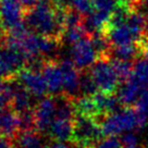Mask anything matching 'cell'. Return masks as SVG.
<instances>
[{"label": "cell", "instance_id": "d6986e66", "mask_svg": "<svg viewBox=\"0 0 148 148\" xmlns=\"http://www.w3.org/2000/svg\"><path fill=\"white\" fill-rule=\"evenodd\" d=\"M113 68L116 70V74L119 76L120 83L130 79L134 73V62L129 60H121L116 58H109Z\"/></svg>", "mask_w": 148, "mask_h": 148}, {"label": "cell", "instance_id": "52a82bcc", "mask_svg": "<svg viewBox=\"0 0 148 148\" xmlns=\"http://www.w3.org/2000/svg\"><path fill=\"white\" fill-rule=\"evenodd\" d=\"M63 74V94L71 98H75L81 95L79 81L81 70L74 64L72 59L64 58L59 61Z\"/></svg>", "mask_w": 148, "mask_h": 148}, {"label": "cell", "instance_id": "484cf974", "mask_svg": "<svg viewBox=\"0 0 148 148\" xmlns=\"http://www.w3.org/2000/svg\"><path fill=\"white\" fill-rule=\"evenodd\" d=\"M94 10H103L112 12L118 5V0H92Z\"/></svg>", "mask_w": 148, "mask_h": 148}, {"label": "cell", "instance_id": "8fae6325", "mask_svg": "<svg viewBox=\"0 0 148 148\" xmlns=\"http://www.w3.org/2000/svg\"><path fill=\"white\" fill-rule=\"evenodd\" d=\"M144 87L145 86L142 85V83L133 74L130 79L120 83L116 89V96L121 100L123 107H133Z\"/></svg>", "mask_w": 148, "mask_h": 148}, {"label": "cell", "instance_id": "2e32d148", "mask_svg": "<svg viewBox=\"0 0 148 148\" xmlns=\"http://www.w3.org/2000/svg\"><path fill=\"white\" fill-rule=\"evenodd\" d=\"M103 34H106V36L108 37L112 46H121V45H126V44L137 42L135 35L126 24L108 28L107 32Z\"/></svg>", "mask_w": 148, "mask_h": 148}, {"label": "cell", "instance_id": "277c9868", "mask_svg": "<svg viewBox=\"0 0 148 148\" xmlns=\"http://www.w3.org/2000/svg\"><path fill=\"white\" fill-rule=\"evenodd\" d=\"M88 70L99 92L113 94L118 89L120 79L109 58H98Z\"/></svg>", "mask_w": 148, "mask_h": 148}, {"label": "cell", "instance_id": "5b68a950", "mask_svg": "<svg viewBox=\"0 0 148 148\" xmlns=\"http://www.w3.org/2000/svg\"><path fill=\"white\" fill-rule=\"evenodd\" d=\"M71 57L74 64L79 70H88L95 63V61L97 60L98 53L89 35L72 44Z\"/></svg>", "mask_w": 148, "mask_h": 148}, {"label": "cell", "instance_id": "4dcf8cb0", "mask_svg": "<svg viewBox=\"0 0 148 148\" xmlns=\"http://www.w3.org/2000/svg\"><path fill=\"white\" fill-rule=\"evenodd\" d=\"M133 9L140 10L142 8H148V0H133L132 1Z\"/></svg>", "mask_w": 148, "mask_h": 148}, {"label": "cell", "instance_id": "8992f818", "mask_svg": "<svg viewBox=\"0 0 148 148\" xmlns=\"http://www.w3.org/2000/svg\"><path fill=\"white\" fill-rule=\"evenodd\" d=\"M35 125L39 133H46L49 131L52 121L56 118V100L55 96H45L40 98L34 107Z\"/></svg>", "mask_w": 148, "mask_h": 148}, {"label": "cell", "instance_id": "7a4b0ae2", "mask_svg": "<svg viewBox=\"0 0 148 148\" xmlns=\"http://www.w3.org/2000/svg\"><path fill=\"white\" fill-rule=\"evenodd\" d=\"M99 123L105 136H116L123 132L144 129L148 123V116L138 112L134 107H124L119 112L102 116Z\"/></svg>", "mask_w": 148, "mask_h": 148}, {"label": "cell", "instance_id": "ffe728a7", "mask_svg": "<svg viewBox=\"0 0 148 148\" xmlns=\"http://www.w3.org/2000/svg\"><path fill=\"white\" fill-rule=\"evenodd\" d=\"M79 92L81 95H87V96H92L99 92L89 70H81Z\"/></svg>", "mask_w": 148, "mask_h": 148}, {"label": "cell", "instance_id": "5bb4252c", "mask_svg": "<svg viewBox=\"0 0 148 148\" xmlns=\"http://www.w3.org/2000/svg\"><path fill=\"white\" fill-rule=\"evenodd\" d=\"M33 98L34 96L15 77V86H14L13 95L11 98L10 108H12L18 113L25 110L34 109L35 105H33Z\"/></svg>", "mask_w": 148, "mask_h": 148}, {"label": "cell", "instance_id": "d6a6232c", "mask_svg": "<svg viewBox=\"0 0 148 148\" xmlns=\"http://www.w3.org/2000/svg\"><path fill=\"white\" fill-rule=\"evenodd\" d=\"M5 79H3V77H1V76H0V88L2 87V85H3V83H5Z\"/></svg>", "mask_w": 148, "mask_h": 148}, {"label": "cell", "instance_id": "603a6c76", "mask_svg": "<svg viewBox=\"0 0 148 148\" xmlns=\"http://www.w3.org/2000/svg\"><path fill=\"white\" fill-rule=\"evenodd\" d=\"M69 5L77 12L82 14L83 16H87L92 12V0H68Z\"/></svg>", "mask_w": 148, "mask_h": 148}, {"label": "cell", "instance_id": "6da1fadb", "mask_svg": "<svg viewBox=\"0 0 148 148\" xmlns=\"http://www.w3.org/2000/svg\"><path fill=\"white\" fill-rule=\"evenodd\" d=\"M24 21L34 33L53 37L62 42L64 28L57 18L55 2L39 1L34 9L25 12Z\"/></svg>", "mask_w": 148, "mask_h": 148}, {"label": "cell", "instance_id": "4316f807", "mask_svg": "<svg viewBox=\"0 0 148 148\" xmlns=\"http://www.w3.org/2000/svg\"><path fill=\"white\" fill-rule=\"evenodd\" d=\"M0 76L3 77L5 79H12L16 77V76H14L13 73L11 72V70L9 69V66L7 65L1 51H0Z\"/></svg>", "mask_w": 148, "mask_h": 148}, {"label": "cell", "instance_id": "e0dca14e", "mask_svg": "<svg viewBox=\"0 0 148 148\" xmlns=\"http://www.w3.org/2000/svg\"><path fill=\"white\" fill-rule=\"evenodd\" d=\"M42 133L38 131H23L20 132L16 136L18 148H47V145L44 143Z\"/></svg>", "mask_w": 148, "mask_h": 148}, {"label": "cell", "instance_id": "f1b7e54d", "mask_svg": "<svg viewBox=\"0 0 148 148\" xmlns=\"http://www.w3.org/2000/svg\"><path fill=\"white\" fill-rule=\"evenodd\" d=\"M18 2L22 5L24 11L27 12V11H31L36 7L37 3L39 2V0H18Z\"/></svg>", "mask_w": 148, "mask_h": 148}, {"label": "cell", "instance_id": "7c38bea8", "mask_svg": "<svg viewBox=\"0 0 148 148\" xmlns=\"http://www.w3.org/2000/svg\"><path fill=\"white\" fill-rule=\"evenodd\" d=\"M21 132L18 113L8 108L0 114V135L10 139L16 138Z\"/></svg>", "mask_w": 148, "mask_h": 148}, {"label": "cell", "instance_id": "30bf717a", "mask_svg": "<svg viewBox=\"0 0 148 148\" xmlns=\"http://www.w3.org/2000/svg\"><path fill=\"white\" fill-rule=\"evenodd\" d=\"M42 73L46 79L49 92L53 95L63 92V74L59 61L56 59H47Z\"/></svg>", "mask_w": 148, "mask_h": 148}, {"label": "cell", "instance_id": "ac0fdd59", "mask_svg": "<svg viewBox=\"0 0 148 148\" xmlns=\"http://www.w3.org/2000/svg\"><path fill=\"white\" fill-rule=\"evenodd\" d=\"M137 57H142L137 42H132L121 46H112L109 55V58H116L121 60L129 61H134L135 59H137Z\"/></svg>", "mask_w": 148, "mask_h": 148}, {"label": "cell", "instance_id": "83f0119b", "mask_svg": "<svg viewBox=\"0 0 148 148\" xmlns=\"http://www.w3.org/2000/svg\"><path fill=\"white\" fill-rule=\"evenodd\" d=\"M122 144H123V147H130V146H137V137L135 136V134L133 133H126L122 136Z\"/></svg>", "mask_w": 148, "mask_h": 148}, {"label": "cell", "instance_id": "ba28073f", "mask_svg": "<svg viewBox=\"0 0 148 148\" xmlns=\"http://www.w3.org/2000/svg\"><path fill=\"white\" fill-rule=\"evenodd\" d=\"M25 11L18 0H0V23L3 31L24 22Z\"/></svg>", "mask_w": 148, "mask_h": 148}, {"label": "cell", "instance_id": "4fadbf2b", "mask_svg": "<svg viewBox=\"0 0 148 148\" xmlns=\"http://www.w3.org/2000/svg\"><path fill=\"white\" fill-rule=\"evenodd\" d=\"M73 105L76 114L94 118L98 120V122L101 119L102 114L94 95L92 96L79 95L77 97L73 98Z\"/></svg>", "mask_w": 148, "mask_h": 148}, {"label": "cell", "instance_id": "7402d4cb", "mask_svg": "<svg viewBox=\"0 0 148 148\" xmlns=\"http://www.w3.org/2000/svg\"><path fill=\"white\" fill-rule=\"evenodd\" d=\"M133 74L143 86L148 87V58H144L135 62Z\"/></svg>", "mask_w": 148, "mask_h": 148}, {"label": "cell", "instance_id": "836d02e7", "mask_svg": "<svg viewBox=\"0 0 148 148\" xmlns=\"http://www.w3.org/2000/svg\"><path fill=\"white\" fill-rule=\"evenodd\" d=\"M1 34H2V33H1ZM1 34H0V37H1Z\"/></svg>", "mask_w": 148, "mask_h": 148}, {"label": "cell", "instance_id": "cb8c5ba5", "mask_svg": "<svg viewBox=\"0 0 148 148\" xmlns=\"http://www.w3.org/2000/svg\"><path fill=\"white\" fill-rule=\"evenodd\" d=\"M95 148H123V144L116 135H110L100 139Z\"/></svg>", "mask_w": 148, "mask_h": 148}, {"label": "cell", "instance_id": "44dd1931", "mask_svg": "<svg viewBox=\"0 0 148 148\" xmlns=\"http://www.w3.org/2000/svg\"><path fill=\"white\" fill-rule=\"evenodd\" d=\"M85 36H87V33L85 31L83 24L72 26V27L66 28L64 31L63 36H62V42H66V44L72 45L74 42H79V39H82Z\"/></svg>", "mask_w": 148, "mask_h": 148}, {"label": "cell", "instance_id": "1f68e13d", "mask_svg": "<svg viewBox=\"0 0 148 148\" xmlns=\"http://www.w3.org/2000/svg\"><path fill=\"white\" fill-rule=\"evenodd\" d=\"M0 148H12L11 139L0 135Z\"/></svg>", "mask_w": 148, "mask_h": 148}, {"label": "cell", "instance_id": "9c48e42d", "mask_svg": "<svg viewBox=\"0 0 148 148\" xmlns=\"http://www.w3.org/2000/svg\"><path fill=\"white\" fill-rule=\"evenodd\" d=\"M16 79L35 98L45 97L47 92H49L46 79L42 72H35V71L24 68L18 73Z\"/></svg>", "mask_w": 148, "mask_h": 148}, {"label": "cell", "instance_id": "9a60e30c", "mask_svg": "<svg viewBox=\"0 0 148 148\" xmlns=\"http://www.w3.org/2000/svg\"><path fill=\"white\" fill-rule=\"evenodd\" d=\"M48 132L52 139H58L62 142L72 140L74 132V119L55 118Z\"/></svg>", "mask_w": 148, "mask_h": 148}, {"label": "cell", "instance_id": "3957f363", "mask_svg": "<svg viewBox=\"0 0 148 148\" xmlns=\"http://www.w3.org/2000/svg\"><path fill=\"white\" fill-rule=\"evenodd\" d=\"M105 136L98 120L89 116L76 114L74 118V132L72 142L82 148H95Z\"/></svg>", "mask_w": 148, "mask_h": 148}, {"label": "cell", "instance_id": "d4e9b609", "mask_svg": "<svg viewBox=\"0 0 148 148\" xmlns=\"http://www.w3.org/2000/svg\"><path fill=\"white\" fill-rule=\"evenodd\" d=\"M134 108L136 110L148 116V88L144 87L139 94L138 99L136 100L134 105Z\"/></svg>", "mask_w": 148, "mask_h": 148}, {"label": "cell", "instance_id": "f546056e", "mask_svg": "<svg viewBox=\"0 0 148 148\" xmlns=\"http://www.w3.org/2000/svg\"><path fill=\"white\" fill-rule=\"evenodd\" d=\"M47 148H70L65 142L58 140V139H52L51 142L47 144Z\"/></svg>", "mask_w": 148, "mask_h": 148}]
</instances>
